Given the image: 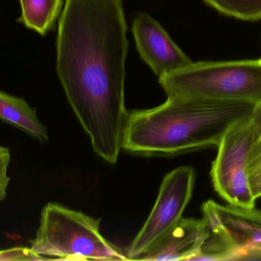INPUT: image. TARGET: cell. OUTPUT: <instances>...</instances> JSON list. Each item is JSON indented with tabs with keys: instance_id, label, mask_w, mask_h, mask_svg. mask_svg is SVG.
Listing matches in <instances>:
<instances>
[{
	"instance_id": "1",
	"label": "cell",
	"mask_w": 261,
	"mask_h": 261,
	"mask_svg": "<svg viewBox=\"0 0 261 261\" xmlns=\"http://www.w3.org/2000/svg\"><path fill=\"white\" fill-rule=\"evenodd\" d=\"M127 25L122 0H66L58 26L57 72L67 100L107 162H117L125 106Z\"/></svg>"
},
{
	"instance_id": "2",
	"label": "cell",
	"mask_w": 261,
	"mask_h": 261,
	"mask_svg": "<svg viewBox=\"0 0 261 261\" xmlns=\"http://www.w3.org/2000/svg\"><path fill=\"white\" fill-rule=\"evenodd\" d=\"M255 104L202 98H167L154 108L128 111L122 149L144 155H173L217 147Z\"/></svg>"
},
{
	"instance_id": "3",
	"label": "cell",
	"mask_w": 261,
	"mask_h": 261,
	"mask_svg": "<svg viewBox=\"0 0 261 261\" xmlns=\"http://www.w3.org/2000/svg\"><path fill=\"white\" fill-rule=\"evenodd\" d=\"M100 219L49 202L43 208L31 250L47 260H128L100 232Z\"/></svg>"
},
{
	"instance_id": "4",
	"label": "cell",
	"mask_w": 261,
	"mask_h": 261,
	"mask_svg": "<svg viewBox=\"0 0 261 261\" xmlns=\"http://www.w3.org/2000/svg\"><path fill=\"white\" fill-rule=\"evenodd\" d=\"M167 98L261 101V59L199 61L159 78Z\"/></svg>"
},
{
	"instance_id": "5",
	"label": "cell",
	"mask_w": 261,
	"mask_h": 261,
	"mask_svg": "<svg viewBox=\"0 0 261 261\" xmlns=\"http://www.w3.org/2000/svg\"><path fill=\"white\" fill-rule=\"evenodd\" d=\"M260 137L251 118L233 124L218 144L210 176L216 193L228 205L241 208L255 207L248 176L250 149Z\"/></svg>"
},
{
	"instance_id": "6",
	"label": "cell",
	"mask_w": 261,
	"mask_h": 261,
	"mask_svg": "<svg viewBox=\"0 0 261 261\" xmlns=\"http://www.w3.org/2000/svg\"><path fill=\"white\" fill-rule=\"evenodd\" d=\"M195 179L191 167H178L164 177L150 216L127 250L128 260H136L181 220L191 200Z\"/></svg>"
},
{
	"instance_id": "7",
	"label": "cell",
	"mask_w": 261,
	"mask_h": 261,
	"mask_svg": "<svg viewBox=\"0 0 261 261\" xmlns=\"http://www.w3.org/2000/svg\"><path fill=\"white\" fill-rule=\"evenodd\" d=\"M202 212L210 234L234 251L237 260H261V210L208 200Z\"/></svg>"
},
{
	"instance_id": "8",
	"label": "cell",
	"mask_w": 261,
	"mask_h": 261,
	"mask_svg": "<svg viewBox=\"0 0 261 261\" xmlns=\"http://www.w3.org/2000/svg\"><path fill=\"white\" fill-rule=\"evenodd\" d=\"M132 32L141 58L158 78L193 63L164 28L148 14L143 12L135 17Z\"/></svg>"
},
{
	"instance_id": "9",
	"label": "cell",
	"mask_w": 261,
	"mask_h": 261,
	"mask_svg": "<svg viewBox=\"0 0 261 261\" xmlns=\"http://www.w3.org/2000/svg\"><path fill=\"white\" fill-rule=\"evenodd\" d=\"M210 235L203 219L182 218L136 260H193Z\"/></svg>"
},
{
	"instance_id": "10",
	"label": "cell",
	"mask_w": 261,
	"mask_h": 261,
	"mask_svg": "<svg viewBox=\"0 0 261 261\" xmlns=\"http://www.w3.org/2000/svg\"><path fill=\"white\" fill-rule=\"evenodd\" d=\"M0 120L19 129L40 144L49 140L47 129L38 119L36 110L23 98L0 91Z\"/></svg>"
},
{
	"instance_id": "11",
	"label": "cell",
	"mask_w": 261,
	"mask_h": 261,
	"mask_svg": "<svg viewBox=\"0 0 261 261\" xmlns=\"http://www.w3.org/2000/svg\"><path fill=\"white\" fill-rule=\"evenodd\" d=\"M21 21L29 29L44 35L55 26L63 0H20Z\"/></svg>"
},
{
	"instance_id": "12",
	"label": "cell",
	"mask_w": 261,
	"mask_h": 261,
	"mask_svg": "<svg viewBox=\"0 0 261 261\" xmlns=\"http://www.w3.org/2000/svg\"><path fill=\"white\" fill-rule=\"evenodd\" d=\"M224 15L246 20L261 19V0H203Z\"/></svg>"
},
{
	"instance_id": "13",
	"label": "cell",
	"mask_w": 261,
	"mask_h": 261,
	"mask_svg": "<svg viewBox=\"0 0 261 261\" xmlns=\"http://www.w3.org/2000/svg\"><path fill=\"white\" fill-rule=\"evenodd\" d=\"M248 176L254 199L261 197V136L250 149L248 160Z\"/></svg>"
},
{
	"instance_id": "14",
	"label": "cell",
	"mask_w": 261,
	"mask_h": 261,
	"mask_svg": "<svg viewBox=\"0 0 261 261\" xmlns=\"http://www.w3.org/2000/svg\"><path fill=\"white\" fill-rule=\"evenodd\" d=\"M11 161V152L9 147L0 144V202L7 197V189L11 178L8 176V168Z\"/></svg>"
},
{
	"instance_id": "15",
	"label": "cell",
	"mask_w": 261,
	"mask_h": 261,
	"mask_svg": "<svg viewBox=\"0 0 261 261\" xmlns=\"http://www.w3.org/2000/svg\"><path fill=\"white\" fill-rule=\"evenodd\" d=\"M47 260L45 257H41L35 254L31 250L30 248H10V249L0 251V261L1 260Z\"/></svg>"
},
{
	"instance_id": "16",
	"label": "cell",
	"mask_w": 261,
	"mask_h": 261,
	"mask_svg": "<svg viewBox=\"0 0 261 261\" xmlns=\"http://www.w3.org/2000/svg\"><path fill=\"white\" fill-rule=\"evenodd\" d=\"M250 118L259 136H261V101L254 105Z\"/></svg>"
}]
</instances>
